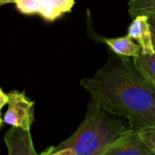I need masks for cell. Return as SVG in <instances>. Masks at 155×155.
Here are the masks:
<instances>
[{
    "instance_id": "277c9868",
    "label": "cell",
    "mask_w": 155,
    "mask_h": 155,
    "mask_svg": "<svg viewBox=\"0 0 155 155\" xmlns=\"http://www.w3.org/2000/svg\"><path fill=\"white\" fill-rule=\"evenodd\" d=\"M104 155H154L140 135V130L130 127L105 151Z\"/></svg>"
},
{
    "instance_id": "52a82bcc",
    "label": "cell",
    "mask_w": 155,
    "mask_h": 155,
    "mask_svg": "<svg viewBox=\"0 0 155 155\" xmlns=\"http://www.w3.org/2000/svg\"><path fill=\"white\" fill-rule=\"evenodd\" d=\"M38 14L45 20L52 22L64 13H69L74 5V0H38Z\"/></svg>"
},
{
    "instance_id": "5bb4252c",
    "label": "cell",
    "mask_w": 155,
    "mask_h": 155,
    "mask_svg": "<svg viewBox=\"0 0 155 155\" xmlns=\"http://www.w3.org/2000/svg\"><path fill=\"white\" fill-rule=\"evenodd\" d=\"M7 103H8V96H7V94H4L2 92V90L0 89V110Z\"/></svg>"
},
{
    "instance_id": "2e32d148",
    "label": "cell",
    "mask_w": 155,
    "mask_h": 155,
    "mask_svg": "<svg viewBox=\"0 0 155 155\" xmlns=\"http://www.w3.org/2000/svg\"><path fill=\"white\" fill-rule=\"evenodd\" d=\"M2 122H3V120L1 119V115H0V128H1V126H2Z\"/></svg>"
},
{
    "instance_id": "3957f363",
    "label": "cell",
    "mask_w": 155,
    "mask_h": 155,
    "mask_svg": "<svg viewBox=\"0 0 155 155\" xmlns=\"http://www.w3.org/2000/svg\"><path fill=\"white\" fill-rule=\"evenodd\" d=\"M8 109L3 122L12 126H19L29 129L35 121V103L27 98L25 92L12 91L7 94Z\"/></svg>"
},
{
    "instance_id": "e0dca14e",
    "label": "cell",
    "mask_w": 155,
    "mask_h": 155,
    "mask_svg": "<svg viewBox=\"0 0 155 155\" xmlns=\"http://www.w3.org/2000/svg\"><path fill=\"white\" fill-rule=\"evenodd\" d=\"M130 1H134V0H130Z\"/></svg>"
},
{
    "instance_id": "30bf717a",
    "label": "cell",
    "mask_w": 155,
    "mask_h": 155,
    "mask_svg": "<svg viewBox=\"0 0 155 155\" xmlns=\"http://www.w3.org/2000/svg\"><path fill=\"white\" fill-rule=\"evenodd\" d=\"M153 11H155V0H134L129 3L128 13L133 18Z\"/></svg>"
},
{
    "instance_id": "8992f818",
    "label": "cell",
    "mask_w": 155,
    "mask_h": 155,
    "mask_svg": "<svg viewBox=\"0 0 155 155\" xmlns=\"http://www.w3.org/2000/svg\"><path fill=\"white\" fill-rule=\"evenodd\" d=\"M128 35L141 47L142 54H153L155 53L151 26L146 15H140L134 17L128 27Z\"/></svg>"
},
{
    "instance_id": "6da1fadb",
    "label": "cell",
    "mask_w": 155,
    "mask_h": 155,
    "mask_svg": "<svg viewBox=\"0 0 155 155\" xmlns=\"http://www.w3.org/2000/svg\"><path fill=\"white\" fill-rule=\"evenodd\" d=\"M109 58L93 77L81 85L107 112L125 118L139 130L155 127V86L133 57L116 54Z\"/></svg>"
},
{
    "instance_id": "5b68a950",
    "label": "cell",
    "mask_w": 155,
    "mask_h": 155,
    "mask_svg": "<svg viewBox=\"0 0 155 155\" xmlns=\"http://www.w3.org/2000/svg\"><path fill=\"white\" fill-rule=\"evenodd\" d=\"M9 155H36L29 129L12 126L5 135Z\"/></svg>"
},
{
    "instance_id": "8fae6325",
    "label": "cell",
    "mask_w": 155,
    "mask_h": 155,
    "mask_svg": "<svg viewBox=\"0 0 155 155\" xmlns=\"http://www.w3.org/2000/svg\"><path fill=\"white\" fill-rule=\"evenodd\" d=\"M15 5L17 9L25 15L38 14L39 1L38 0H16Z\"/></svg>"
},
{
    "instance_id": "ba28073f",
    "label": "cell",
    "mask_w": 155,
    "mask_h": 155,
    "mask_svg": "<svg viewBox=\"0 0 155 155\" xmlns=\"http://www.w3.org/2000/svg\"><path fill=\"white\" fill-rule=\"evenodd\" d=\"M104 42L114 53L127 57H137L141 54V47L127 35L117 38H105Z\"/></svg>"
},
{
    "instance_id": "7a4b0ae2",
    "label": "cell",
    "mask_w": 155,
    "mask_h": 155,
    "mask_svg": "<svg viewBox=\"0 0 155 155\" xmlns=\"http://www.w3.org/2000/svg\"><path fill=\"white\" fill-rule=\"evenodd\" d=\"M130 127L125 118L107 112L91 98L85 117L77 130L68 139L42 154L104 155L108 147Z\"/></svg>"
},
{
    "instance_id": "9a60e30c",
    "label": "cell",
    "mask_w": 155,
    "mask_h": 155,
    "mask_svg": "<svg viewBox=\"0 0 155 155\" xmlns=\"http://www.w3.org/2000/svg\"><path fill=\"white\" fill-rule=\"evenodd\" d=\"M16 0H0V6L5 4H10V3H15Z\"/></svg>"
},
{
    "instance_id": "4fadbf2b",
    "label": "cell",
    "mask_w": 155,
    "mask_h": 155,
    "mask_svg": "<svg viewBox=\"0 0 155 155\" xmlns=\"http://www.w3.org/2000/svg\"><path fill=\"white\" fill-rule=\"evenodd\" d=\"M148 16V22L151 26V31H152V35H153V45L155 49V11L150 12L146 14Z\"/></svg>"
},
{
    "instance_id": "9c48e42d",
    "label": "cell",
    "mask_w": 155,
    "mask_h": 155,
    "mask_svg": "<svg viewBox=\"0 0 155 155\" xmlns=\"http://www.w3.org/2000/svg\"><path fill=\"white\" fill-rule=\"evenodd\" d=\"M134 61L155 86V53L153 54L141 53L139 56L134 57Z\"/></svg>"
},
{
    "instance_id": "7c38bea8",
    "label": "cell",
    "mask_w": 155,
    "mask_h": 155,
    "mask_svg": "<svg viewBox=\"0 0 155 155\" xmlns=\"http://www.w3.org/2000/svg\"><path fill=\"white\" fill-rule=\"evenodd\" d=\"M140 135L155 155V127L140 130Z\"/></svg>"
}]
</instances>
